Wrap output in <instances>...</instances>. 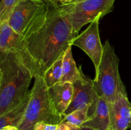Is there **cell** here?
I'll use <instances>...</instances> for the list:
<instances>
[{
    "mask_svg": "<svg viewBox=\"0 0 131 130\" xmlns=\"http://www.w3.org/2000/svg\"><path fill=\"white\" fill-rule=\"evenodd\" d=\"M119 59L115 48L108 40L104 45V52L101 63L93 84L99 97L113 103L122 95H127L126 88L119 73Z\"/></svg>",
    "mask_w": 131,
    "mask_h": 130,
    "instance_id": "3957f363",
    "label": "cell"
},
{
    "mask_svg": "<svg viewBox=\"0 0 131 130\" xmlns=\"http://www.w3.org/2000/svg\"><path fill=\"white\" fill-rule=\"evenodd\" d=\"M81 130H94L92 129L88 128V127H81Z\"/></svg>",
    "mask_w": 131,
    "mask_h": 130,
    "instance_id": "603a6c76",
    "label": "cell"
},
{
    "mask_svg": "<svg viewBox=\"0 0 131 130\" xmlns=\"http://www.w3.org/2000/svg\"><path fill=\"white\" fill-rule=\"evenodd\" d=\"M0 130H19L18 127L15 126H8L6 127H3V128L1 129Z\"/></svg>",
    "mask_w": 131,
    "mask_h": 130,
    "instance_id": "ffe728a7",
    "label": "cell"
},
{
    "mask_svg": "<svg viewBox=\"0 0 131 130\" xmlns=\"http://www.w3.org/2000/svg\"><path fill=\"white\" fill-rule=\"evenodd\" d=\"M0 115L23 101L33 78L21 57L14 52H0Z\"/></svg>",
    "mask_w": 131,
    "mask_h": 130,
    "instance_id": "7a4b0ae2",
    "label": "cell"
},
{
    "mask_svg": "<svg viewBox=\"0 0 131 130\" xmlns=\"http://www.w3.org/2000/svg\"><path fill=\"white\" fill-rule=\"evenodd\" d=\"M73 92V84L69 82H60L47 88L50 104L56 114L65 117L64 112L71 103Z\"/></svg>",
    "mask_w": 131,
    "mask_h": 130,
    "instance_id": "7c38bea8",
    "label": "cell"
},
{
    "mask_svg": "<svg viewBox=\"0 0 131 130\" xmlns=\"http://www.w3.org/2000/svg\"><path fill=\"white\" fill-rule=\"evenodd\" d=\"M0 79H1V72H0Z\"/></svg>",
    "mask_w": 131,
    "mask_h": 130,
    "instance_id": "d4e9b609",
    "label": "cell"
},
{
    "mask_svg": "<svg viewBox=\"0 0 131 130\" xmlns=\"http://www.w3.org/2000/svg\"><path fill=\"white\" fill-rule=\"evenodd\" d=\"M29 98V93L19 105L5 114L0 115V129L8 126H15L18 127L24 115Z\"/></svg>",
    "mask_w": 131,
    "mask_h": 130,
    "instance_id": "5bb4252c",
    "label": "cell"
},
{
    "mask_svg": "<svg viewBox=\"0 0 131 130\" xmlns=\"http://www.w3.org/2000/svg\"><path fill=\"white\" fill-rule=\"evenodd\" d=\"M63 55L58 59L45 71L43 79L47 88H49L61 82L63 74Z\"/></svg>",
    "mask_w": 131,
    "mask_h": 130,
    "instance_id": "9a60e30c",
    "label": "cell"
},
{
    "mask_svg": "<svg viewBox=\"0 0 131 130\" xmlns=\"http://www.w3.org/2000/svg\"><path fill=\"white\" fill-rule=\"evenodd\" d=\"M88 110L89 107L75 110L65 116L64 120L79 127H81L82 125L88 119Z\"/></svg>",
    "mask_w": 131,
    "mask_h": 130,
    "instance_id": "2e32d148",
    "label": "cell"
},
{
    "mask_svg": "<svg viewBox=\"0 0 131 130\" xmlns=\"http://www.w3.org/2000/svg\"><path fill=\"white\" fill-rule=\"evenodd\" d=\"M20 0H1L0 1V22L8 20L10 14Z\"/></svg>",
    "mask_w": 131,
    "mask_h": 130,
    "instance_id": "e0dca14e",
    "label": "cell"
},
{
    "mask_svg": "<svg viewBox=\"0 0 131 130\" xmlns=\"http://www.w3.org/2000/svg\"><path fill=\"white\" fill-rule=\"evenodd\" d=\"M115 0H83L60 5L63 16L72 25L74 33L79 34V31L86 24L97 19H102L112 11Z\"/></svg>",
    "mask_w": 131,
    "mask_h": 130,
    "instance_id": "5b68a950",
    "label": "cell"
},
{
    "mask_svg": "<svg viewBox=\"0 0 131 130\" xmlns=\"http://www.w3.org/2000/svg\"><path fill=\"white\" fill-rule=\"evenodd\" d=\"M34 79L28 105L18 126L19 130H33L35 125L40 121L59 124L64 120V117L56 114L51 107L43 77L38 75Z\"/></svg>",
    "mask_w": 131,
    "mask_h": 130,
    "instance_id": "277c9868",
    "label": "cell"
},
{
    "mask_svg": "<svg viewBox=\"0 0 131 130\" xmlns=\"http://www.w3.org/2000/svg\"><path fill=\"white\" fill-rule=\"evenodd\" d=\"M72 47H68L65 52L63 58V74L61 82L62 83L69 82L74 84L79 80L82 73L81 67L78 68L72 56Z\"/></svg>",
    "mask_w": 131,
    "mask_h": 130,
    "instance_id": "4fadbf2b",
    "label": "cell"
},
{
    "mask_svg": "<svg viewBox=\"0 0 131 130\" xmlns=\"http://www.w3.org/2000/svg\"><path fill=\"white\" fill-rule=\"evenodd\" d=\"M83 1V0H74V1H72V2H80V1Z\"/></svg>",
    "mask_w": 131,
    "mask_h": 130,
    "instance_id": "cb8c5ba5",
    "label": "cell"
},
{
    "mask_svg": "<svg viewBox=\"0 0 131 130\" xmlns=\"http://www.w3.org/2000/svg\"><path fill=\"white\" fill-rule=\"evenodd\" d=\"M57 130H81V127L63 120L58 124Z\"/></svg>",
    "mask_w": 131,
    "mask_h": 130,
    "instance_id": "d6986e66",
    "label": "cell"
},
{
    "mask_svg": "<svg viewBox=\"0 0 131 130\" xmlns=\"http://www.w3.org/2000/svg\"><path fill=\"white\" fill-rule=\"evenodd\" d=\"M110 130L131 129V102L127 95H122L110 103Z\"/></svg>",
    "mask_w": 131,
    "mask_h": 130,
    "instance_id": "30bf717a",
    "label": "cell"
},
{
    "mask_svg": "<svg viewBox=\"0 0 131 130\" xmlns=\"http://www.w3.org/2000/svg\"><path fill=\"white\" fill-rule=\"evenodd\" d=\"M58 126V124H53L44 121H40L35 125L33 130H57Z\"/></svg>",
    "mask_w": 131,
    "mask_h": 130,
    "instance_id": "ac0fdd59",
    "label": "cell"
},
{
    "mask_svg": "<svg viewBox=\"0 0 131 130\" xmlns=\"http://www.w3.org/2000/svg\"><path fill=\"white\" fill-rule=\"evenodd\" d=\"M49 3L37 0H20L9 17V24L15 31L24 38L44 17Z\"/></svg>",
    "mask_w": 131,
    "mask_h": 130,
    "instance_id": "8992f818",
    "label": "cell"
},
{
    "mask_svg": "<svg viewBox=\"0 0 131 130\" xmlns=\"http://www.w3.org/2000/svg\"><path fill=\"white\" fill-rule=\"evenodd\" d=\"M37 1H41V2H43V3H49L51 1H52V0H37Z\"/></svg>",
    "mask_w": 131,
    "mask_h": 130,
    "instance_id": "7402d4cb",
    "label": "cell"
},
{
    "mask_svg": "<svg viewBox=\"0 0 131 130\" xmlns=\"http://www.w3.org/2000/svg\"><path fill=\"white\" fill-rule=\"evenodd\" d=\"M77 34L60 10L58 0L49 3L47 13L38 25L24 38L26 50L31 61L35 75L45 71L72 45Z\"/></svg>",
    "mask_w": 131,
    "mask_h": 130,
    "instance_id": "6da1fadb",
    "label": "cell"
},
{
    "mask_svg": "<svg viewBox=\"0 0 131 130\" xmlns=\"http://www.w3.org/2000/svg\"><path fill=\"white\" fill-rule=\"evenodd\" d=\"M0 52L17 54L34 78L35 69L26 50L24 38L13 29L8 20L0 22Z\"/></svg>",
    "mask_w": 131,
    "mask_h": 130,
    "instance_id": "ba28073f",
    "label": "cell"
},
{
    "mask_svg": "<svg viewBox=\"0 0 131 130\" xmlns=\"http://www.w3.org/2000/svg\"><path fill=\"white\" fill-rule=\"evenodd\" d=\"M110 103L102 97H98L95 104L88 110V119L81 127L94 130H110Z\"/></svg>",
    "mask_w": 131,
    "mask_h": 130,
    "instance_id": "8fae6325",
    "label": "cell"
},
{
    "mask_svg": "<svg viewBox=\"0 0 131 130\" xmlns=\"http://www.w3.org/2000/svg\"><path fill=\"white\" fill-rule=\"evenodd\" d=\"M74 92L71 103L64 112V117L78 110L90 107L96 103L98 95L96 93L93 80L87 77L82 71L79 80L73 84Z\"/></svg>",
    "mask_w": 131,
    "mask_h": 130,
    "instance_id": "9c48e42d",
    "label": "cell"
},
{
    "mask_svg": "<svg viewBox=\"0 0 131 130\" xmlns=\"http://www.w3.org/2000/svg\"><path fill=\"white\" fill-rule=\"evenodd\" d=\"M100 19L90 23L88 28L79 34L72 42V45L77 46L84 51L90 58L97 71L101 63L104 52L99 33Z\"/></svg>",
    "mask_w": 131,
    "mask_h": 130,
    "instance_id": "52a82bcc",
    "label": "cell"
},
{
    "mask_svg": "<svg viewBox=\"0 0 131 130\" xmlns=\"http://www.w3.org/2000/svg\"><path fill=\"white\" fill-rule=\"evenodd\" d=\"M74 1V0H58V2L60 5H65V4L70 3Z\"/></svg>",
    "mask_w": 131,
    "mask_h": 130,
    "instance_id": "44dd1931",
    "label": "cell"
}]
</instances>
